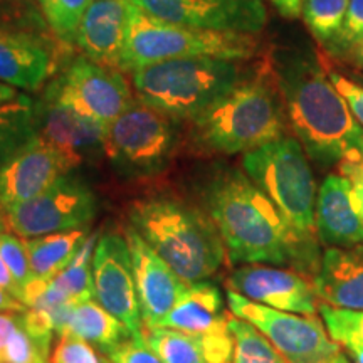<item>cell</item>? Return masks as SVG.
I'll return each instance as SVG.
<instances>
[{
	"label": "cell",
	"instance_id": "6da1fadb",
	"mask_svg": "<svg viewBox=\"0 0 363 363\" xmlns=\"http://www.w3.org/2000/svg\"><path fill=\"white\" fill-rule=\"evenodd\" d=\"M206 207L235 264H316V244L299 238L247 175L230 170L216 177Z\"/></svg>",
	"mask_w": 363,
	"mask_h": 363
},
{
	"label": "cell",
	"instance_id": "7a4b0ae2",
	"mask_svg": "<svg viewBox=\"0 0 363 363\" xmlns=\"http://www.w3.org/2000/svg\"><path fill=\"white\" fill-rule=\"evenodd\" d=\"M269 67L289 125L313 160L331 165L357 152L362 125L315 57L299 51H278L271 56Z\"/></svg>",
	"mask_w": 363,
	"mask_h": 363
},
{
	"label": "cell",
	"instance_id": "3957f363",
	"mask_svg": "<svg viewBox=\"0 0 363 363\" xmlns=\"http://www.w3.org/2000/svg\"><path fill=\"white\" fill-rule=\"evenodd\" d=\"M286 120L281 91L267 62L190 120V136L202 152L235 155L284 136Z\"/></svg>",
	"mask_w": 363,
	"mask_h": 363
},
{
	"label": "cell",
	"instance_id": "277c9868",
	"mask_svg": "<svg viewBox=\"0 0 363 363\" xmlns=\"http://www.w3.org/2000/svg\"><path fill=\"white\" fill-rule=\"evenodd\" d=\"M128 220L185 284L214 276L227 256L207 212L174 197L140 199L128 208Z\"/></svg>",
	"mask_w": 363,
	"mask_h": 363
},
{
	"label": "cell",
	"instance_id": "5b68a950",
	"mask_svg": "<svg viewBox=\"0 0 363 363\" xmlns=\"http://www.w3.org/2000/svg\"><path fill=\"white\" fill-rule=\"evenodd\" d=\"M240 61L184 57L131 72L136 99L172 120H194L246 78Z\"/></svg>",
	"mask_w": 363,
	"mask_h": 363
},
{
	"label": "cell",
	"instance_id": "8992f818",
	"mask_svg": "<svg viewBox=\"0 0 363 363\" xmlns=\"http://www.w3.org/2000/svg\"><path fill=\"white\" fill-rule=\"evenodd\" d=\"M259 43L252 34L220 33L180 26L150 16L130 2L121 71L184 57H219L246 61Z\"/></svg>",
	"mask_w": 363,
	"mask_h": 363
},
{
	"label": "cell",
	"instance_id": "52a82bcc",
	"mask_svg": "<svg viewBox=\"0 0 363 363\" xmlns=\"http://www.w3.org/2000/svg\"><path fill=\"white\" fill-rule=\"evenodd\" d=\"M242 169L252 184L278 207L294 233L315 244L316 187L303 145L284 135L244 153Z\"/></svg>",
	"mask_w": 363,
	"mask_h": 363
},
{
	"label": "cell",
	"instance_id": "ba28073f",
	"mask_svg": "<svg viewBox=\"0 0 363 363\" xmlns=\"http://www.w3.org/2000/svg\"><path fill=\"white\" fill-rule=\"evenodd\" d=\"M175 145V120L135 99L108 126L103 150L126 175H148L167 165Z\"/></svg>",
	"mask_w": 363,
	"mask_h": 363
},
{
	"label": "cell",
	"instance_id": "9c48e42d",
	"mask_svg": "<svg viewBox=\"0 0 363 363\" xmlns=\"http://www.w3.org/2000/svg\"><path fill=\"white\" fill-rule=\"evenodd\" d=\"M98 202L81 179L61 177L38 197L2 208V219L22 239L84 229L96 217Z\"/></svg>",
	"mask_w": 363,
	"mask_h": 363
},
{
	"label": "cell",
	"instance_id": "30bf717a",
	"mask_svg": "<svg viewBox=\"0 0 363 363\" xmlns=\"http://www.w3.org/2000/svg\"><path fill=\"white\" fill-rule=\"evenodd\" d=\"M227 303L234 316L259 330L289 363H325L340 353V347L316 316L274 310L230 289Z\"/></svg>",
	"mask_w": 363,
	"mask_h": 363
},
{
	"label": "cell",
	"instance_id": "8fae6325",
	"mask_svg": "<svg viewBox=\"0 0 363 363\" xmlns=\"http://www.w3.org/2000/svg\"><path fill=\"white\" fill-rule=\"evenodd\" d=\"M49 89L59 101L106 126L135 101L128 81L120 71L104 67L86 56L76 59Z\"/></svg>",
	"mask_w": 363,
	"mask_h": 363
},
{
	"label": "cell",
	"instance_id": "7c38bea8",
	"mask_svg": "<svg viewBox=\"0 0 363 363\" xmlns=\"http://www.w3.org/2000/svg\"><path fill=\"white\" fill-rule=\"evenodd\" d=\"M157 19L220 33L259 34L267 22L264 0H130Z\"/></svg>",
	"mask_w": 363,
	"mask_h": 363
},
{
	"label": "cell",
	"instance_id": "4fadbf2b",
	"mask_svg": "<svg viewBox=\"0 0 363 363\" xmlns=\"http://www.w3.org/2000/svg\"><path fill=\"white\" fill-rule=\"evenodd\" d=\"M94 299L130 330L143 335L142 310L133 278V264L125 235L106 233L96 240L93 254Z\"/></svg>",
	"mask_w": 363,
	"mask_h": 363
},
{
	"label": "cell",
	"instance_id": "5bb4252c",
	"mask_svg": "<svg viewBox=\"0 0 363 363\" xmlns=\"http://www.w3.org/2000/svg\"><path fill=\"white\" fill-rule=\"evenodd\" d=\"M81 162L38 135L0 170V211L38 197Z\"/></svg>",
	"mask_w": 363,
	"mask_h": 363
},
{
	"label": "cell",
	"instance_id": "9a60e30c",
	"mask_svg": "<svg viewBox=\"0 0 363 363\" xmlns=\"http://www.w3.org/2000/svg\"><path fill=\"white\" fill-rule=\"evenodd\" d=\"M227 284L230 291L279 311L315 316L320 310L315 284L296 271L269 264H247L238 267Z\"/></svg>",
	"mask_w": 363,
	"mask_h": 363
},
{
	"label": "cell",
	"instance_id": "2e32d148",
	"mask_svg": "<svg viewBox=\"0 0 363 363\" xmlns=\"http://www.w3.org/2000/svg\"><path fill=\"white\" fill-rule=\"evenodd\" d=\"M143 328H160L189 284L150 247L131 225L125 227Z\"/></svg>",
	"mask_w": 363,
	"mask_h": 363
},
{
	"label": "cell",
	"instance_id": "e0dca14e",
	"mask_svg": "<svg viewBox=\"0 0 363 363\" xmlns=\"http://www.w3.org/2000/svg\"><path fill=\"white\" fill-rule=\"evenodd\" d=\"M130 0H94L81 19L74 44L84 56L121 71Z\"/></svg>",
	"mask_w": 363,
	"mask_h": 363
},
{
	"label": "cell",
	"instance_id": "ac0fdd59",
	"mask_svg": "<svg viewBox=\"0 0 363 363\" xmlns=\"http://www.w3.org/2000/svg\"><path fill=\"white\" fill-rule=\"evenodd\" d=\"M34 111L39 135L54 147L81 160L91 152L103 150L108 126L59 101L49 88L43 101L34 104Z\"/></svg>",
	"mask_w": 363,
	"mask_h": 363
},
{
	"label": "cell",
	"instance_id": "d6986e66",
	"mask_svg": "<svg viewBox=\"0 0 363 363\" xmlns=\"http://www.w3.org/2000/svg\"><path fill=\"white\" fill-rule=\"evenodd\" d=\"M316 235L326 246L353 247L363 244V219L352 182L340 175L326 177L316 197Z\"/></svg>",
	"mask_w": 363,
	"mask_h": 363
},
{
	"label": "cell",
	"instance_id": "ffe728a7",
	"mask_svg": "<svg viewBox=\"0 0 363 363\" xmlns=\"http://www.w3.org/2000/svg\"><path fill=\"white\" fill-rule=\"evenodd\" d=\"M313 284L325 305L363 311V244L326 249Z\"/></svg>",
	"mask_w": 363,
	"mask_h": 363
},
{
	"label": "cell",
	"instance_id": "44dd1931",
	"mask_svg": "<svg viewBox=\"0 0 363 363\" xmlns=\"http://www.w3.org/2000/svg\"><path fill=\"white\" fill-rule=\"evenodd\" d=\"M229 315L230 313L224 310L219 288L207 281H201L185 288L162 326L184 331L194 337H206L229 328Z\"/></svg>",
	"mask_w": 363,
	"mask_h": 363
},
{
	"label": "cell",
	"instance_id": "7402d4cb",
	"mask_svg": "<svg viewBox=\"0 0 363 363\" xmlns=\"http://www.w3.org/2000/svg\"><path fill=\"white\" fill-rule=\"evenodd\" d=\"M52 71L51 54L38 40L0 33V83L35 91Z\"/></svg>",
	"mask_w": 363,
	"mask_h": 363
},
{
	"label": "cell",
	"instance_id": "603a6c76",
	"mask_svg": "<svg viewBox=\"0 0 363 363\" xmlns=\"http://www.w3.org/2000/svg\"><path fill=\"white\" fill-rule=\"evenodd\" d=\"M71 333L83 338L99 352V355L108 353L121 342L131 337L130 330L99 305L96 299L76 303L71 308L61 333ZM57 335V337H59Z\"/></svg>",
	"mask_w": 363,
	"mask_h": 363
},
{
	"label": "cell",
	"instance_id": "cb8c5ba5",
	"mask_svg": "<svg viewBox=\"0 0 363 363\" xmlns=\"http://www.w3.org/2000/svg\"><path fill=\"white\" fill-rule=\"evenodd\" d=\"M86 238V230L78 229L24 239L27 257L35 278H56L71 264Z\"/></svg>",
	"mask_w": 363,
	"mask_h": 363
},
{
	"label": "cell",
	"instance_id": "d4e9b609",
	"mask_svg": "<svg viewBox=\"0 0 363 363\" xmlns=\"http://www.w3.org/2000/svg\"><path fill=\"white\" fill-rule=\"evenodd\" d=\"M39 135L34 103L17 96L0 106V170Z\"/></svg>",
	"mask_w": 363,
	"mask_h": 363
},
{
	"label": "cell",
	"instance_id": "484cf974",
	"mask_svg": "<svg viewBox=\"0 0 363 363\" xmlns=\"http://www.w3.org/2000/svg\"><path fill=\"white\" fill-rule=\"evenodd\" d=\"M143 335L163 363H207L197 337L172 328H143Z\"/></svg>",
	"mask_w": 363,
	"mask_h": 363
},
{
	"label": "cell",
	"instance_id": "4316f807",
	"mask_svg": "<svg viewBox=\"0 0 363 363\" xmlns=\"http://www.w3.org/2000/svg\"><path fill=\"white\" fill-rule=\"evenodd\" d=\"M320 311L330 338L345 348L353 362L363 363V311L342 310L325 303L320 305Z\"/></svg>",
	"mask_w": 363,
	"mask_h": 363
},
{
	"label": "cell",
	"instance_id": "83f0119b",
	"mask_svg": "<svg viewBox=\"0 0 363 363\" xmlns=\"http://www.w3.org/2000/svg\"><path fill=\"white\" fill-rule=\"evenodd\" d=\"M229 330L234 338L233 363H289L251 323L229 315Z\"/></svg>",
	"mask_w": 363,
	"mask_h": 363
},
{
	"label": "cell",
	"instance_id": "f1b7e54d",
	"mask_svg": "<svg viewBox=\"0 0 363 363\" xmlns=\"http://www.w3.org/2000/svg\"><path fill=\"white\" fill-rule=\"evenodd\" d=\"M96 234L86 238L83 246L79 247L78 254L74 256V259L71 261V264L54 278L59 288L74 303L94 299L93 254L94 247H96Z\"/></svg>",
	"mask_w": 363,
	"mask_h": 363
},
{
	"label": "cell",
	"instance_id": "f546056e",
	"mask_svg": "<svg viewBox=\"0 0 363 363\" xmlns=\"http://www.w3.org/2000/svg\"><path fill=\"white\" fill-rule=\"evenodd\" d=\"M348 0H303L301 17L318 43H333L347 16Z\"/></svg>",
	"mask_w": 363,
	"mask_h": 363
},
{
	"label": "cell",
	"instance_id": "4dcf8cb0",
	"mask_svg": "<svg viewBox=\"0 0 363 363\" xmlns=\"http://www.w3.org/2000/svg\"><path fill=\"white\" fill-rule=\"evenodd\" d=\"M94 0H39V6L52 33L62 43H74L81 19Z\"/></svg>",
	"mask_w": 363,
	"mask_h": 363
},
{
	"label": "cell",
	"instance_id": "1f68e13d",
	"mask_svg": "<svg viewBox=\"0 0 363 363\" xmlns=\"http://www.w3.org/2000/svg\"><path fill=\"white\" fill-rule=\"evenodd\" d=\"M0 257L4 264L7 266L9 272L12 274L16 284L19 286L21 293L27 284L33 281L35 276L30 267L29 257H27V249L24 239L13 234L12 230H6L0 224Z\"/></svg>",
	"mask_w": 363,
	"mask_h": 363
},
{
	"label": "cell",
	"instance_id": "d6a6232c",
	"mask_svg": "<svg viewBox=\"0 0 363 363\" xmlns=\"http://www.w3.org/2000/svg\"><path fill=\"white\" fill-rule=\"evenodd\" d=\"M360 43H363V0H348L342 29L326 49L333 54L350 56V52Z\"/></svg>",
	"mask_w": 363,
	"mask_h": 363
},
{
	"label": "cell",
	"instance_id": "836d02e7",
	"mask_svg": "<svg viewBox=\"0 0 363 363\" xmlns=\"http://www.w3.org/2000/svg\"><path fill=\"white\" fill-rule=\"evenodd\" d=\"M101 363H163L150 347L145 335H131L125 342L101 355Z\"/></svg>",
	"mask_w": 363,
	"mask_h": 363
},
{
	"label": "cell",
	"instance_id": "e575fe53",
	"mask_svg": "<svg viewBox=\"0 0 363 363\" xmlns=\"http://www.w3.org/2000/svg\"><path fill=\"white\" fill-rule=\"evenodd\" d=\"M52 363H101V355L86 340L71 333H62L57 337L54 347Z\"/></svg>",
	"mask_w": 363,
	"mask_h": 363
},
{
	"label": "cell",
	"instance_id": "d590c367",
	"mask_svg": "<svg viewBox=\"0 0 363 363\" xmlns=\"http://www.w3.org/2000/svg\"><path fill=\"white\" fill-rule=\"evenodd\" d=\"M328 76L335 88L338 89V93L348 103V108L352 110L355 120L363 126V86L353 83L352 79L345 78L337 71H328Z\"/></svg>",
	"mask_w": 363,
	"mask_h": 363
},
{
	"label": "cell",
	"instance_id": "8d00e7d4",
	"mask_svg": "<svg viewBox=\"0 0 363 363\" xmlns=\"http://www.w3.org/2000/svg\"><path fill=\"white\" fill-rule=\"evenodd\" d=\"M340 174L352 182L353 190H355L358 211H360L363 219V157L358 150L340 162Z\"/></svg>",
	"mask_w": 363,
	"mask_h": 363
},
{
	"label": "cell",
	"instance_id": "74e56055",
	"mask_svg": "<svg viewBox=\"0 0 363 363\" xmlns=\"http://www.w3.org/2000/svg\"><path fill=\"white\" fill-rule=\"evenodd\" d=\"M271 2L286 19H296L301 16L303 0H271Z\"/></svg>",
	"mask_w": 363,
	"mask_h": 363
},
{
	"label": "cell",
	"instance_id": "f35d334b",
	"mask_svg": "<svg viewBox=\"0 0 363 363\" xmlns=\"http://www.w3.org/2000/svg\"><path fill=\"white\" fill-rule=\"evenodd\" d=\"M27 306L24 303L19 301L12 293H9L6 288L0 286V313L12 311V313H24Z\"/></svg>",
	"mask_w": 363,
	"mask_h": 363
},
{
	"label": "cell",
	"instance_id": "ab89813d",
	"mask_svg": "<svg viewBox=\"0 0 363 363\" xmlns=\"http://www.w3.org/2000/svg\"><path fill=\"white\" fill-rule=\"evenodd\" d=\"M0 286H2V288H6L9 293H12L13 296L19 299V301H22V293H21L19 286L16 284V281H13L12 274L9 272L7 266L4 264L2 257H0Z\"/></svg>",
	"mask_w": 363,
	"mask_h": 363
},
{
	"label": "cell",
	"instance_id": "60d3db41",
	"mask_svg": "<svg viewBox=\"0 0 363 363\" xmlns=\"http://www.w3.org/2000/svg\"><path fill=\"white\" fill-rule=\"evenodd\" d=\"M13 98H17L16 88H12V86H9V84L0 83V106H2L4 103L12 101Z\"/></svg>",
	"mask_w": 363,
	"mask_h": 363
},
{
	"label": "cell",
	"instance_id": "b9f144b4",
	"mask_svg": "<svg viewBox=\"0 0 363 363\" xmlns=\"http://www.w3.org/2000/svg\"><path fill=\"white\" fill-rule=\"evenodd\" d=\"M350 57L358 67H363V43H360L355 49H353L350 52Z\"/></svg>",
	"mask_w": 363,
	"mask_h": 363
},
{
	"label": "cell",
	"instance_id": "7bdbcfd3",
	"mask_svg": "<svg viewBox=\"0 0 363 363\" xmlns=\"http://www.w3.org/2000/svg\"><path fill=\"white\" fill-rule=\"evenodd\" d=\"M325 363H350V362H348L347 357H345L343 353L340 352V353H337V355H335L333 358H330V360L325 362Z\"/></svg>",
	"mask_w": 363,
	"mask_h": 363
},
{
	"label": "cell",
	"instance_id": "ee69618b",
	"mask_svg": "<svg viewBox=\"0 0 363 363\" xmlns=\"http://www.w3.org/2000/svg\"><path fill=\"white\" fill-rule=\"evenodd\" d=\"M358 152H360V153H362V157H363V136H362L360 143H358Z\"/></svg>",
	"mask_w": 363,
	"mask_h": 363
}]
</instances>
